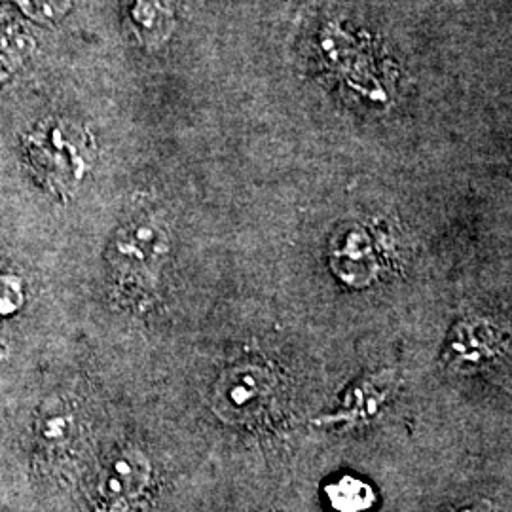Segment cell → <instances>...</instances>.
Segmentation results:
<instances>
[{
  "instance_id": "8992f818",
  "label": "cell",
  "mask_w": 512,
  "mask_h": 512,
  "mask_svg": "<svg viewBox=\"0 0 512 512\" xmlns=\"http://www.w3.org/2000/svg\"><path fill=\"white\" fill-rule=\"evenodd\" d=\"M332 266L348 285L365 287L372 283L380 270L374 241L361 228L349 230L340 243L332 247Z\"/></svg>"
},
{
  "instance_id": "4fadbf2b",
  "label": "cell",
  "mask_w": 512,
  "mask_h": 512,
  "mask_svg": "<svg viewBox=\"0 0 512 512\" xmlns=\"http://www.w3.org/2000/svg\"><path fill=\"white\" fill-rule=\"evenodd\" d=\"M450 512H495V509L492 507V503L476 499V501L461 503V505H458L456 509H452Z\"/></svg>"
},
{
  "instance_id": "52a82bcc",
  "label": "cell",
  "mask_w": 512,
  "mask_h": 512,
  "mask_svg": "<svg viewBox=\"0 0 512 512\" xmlns=\"http://www.w3.org/2000/svg\"><path fill=\"white\" fill-rule=\"evenodd\" d=\"M330 507L338 512H366L376 505L374 488L359 476L334 478L325 488Z\"/></svg>"
},
{
  "instance_id": "ba28073f",
  "label": "cell",
  "mask_w": 512,
  "mask_h": 512,
  "mask_svg": "<svg viewBox=\"0 0 512 512\" xmlns=\"http://www.w3.org/2000/svg\"><path fill=\"white\" fill-rule=\"evenodd\" d=\"M129 16L139 35L158 40L169 27V12L165 0H129Z\"/></svg>"
},
{
  "instance_id": "5b68a950",
  "label": "cell",
  "mask_w": 512,
  "mask_h": 512,
  "mask_svg": "<svg viewBox=\"0 0 512 512\" xmlns=\"http://www.w3.org/2000/svg\"><path fill=\"white\" fill-rule=\"evenodd\" d=\"M397 382L387 378V374L370 376L353 385L340 408L325 418L327 425H366L376 420L389 401L393 399Z\"/></svg>"
},
{
  "instance_id": "7a4b0ae2",
  "label": "cell",
  "mask_w": 512,
  "mask_h": 512,
  "mask_svg": "<svg viewBox=\"0 0 512 512\" xmlns=\"http://www.w3.org/2000/svg\"><path fill=\"white\" fill-rule=\"evenodd\" d=\"M167 249V236L158 224L133 220L112 241L110 270L122 287H154Z\"/></svg>"
},
{
  "instance_id": "5bb4252c",
  "label": "cell",
  "mask_w": 512,
  "mask_h": 512,
  "mask_svg": "<svg viewBox=\"0 0 512 512\" xmlns=\"http://www.w3.org/2000/svg\"><path fill=\"white\" fill-rule=\"evenodd\" d=\"M2 351H4V349L0 348V357H2Z\"/></svg>"
},
{
  "instance_id": "8fae6325",
  "label": "cell",
  "mask_w": 512,
  "mask_h": 512,
  "mask_svg": "<svg viewBox=\"0 0 512 512\" xmlns=\"http://www.w3.org/2000/svg\"><path fill=\"white\" fill-rule=\"evenodd\" d=\"M16 4L23 14L38 23L59 21L71 8V0H16Z\"/></svg>"
},
{
  "instance_id": "6da1fadb",
  "label": "cell",
  "mask_w": 512,
  "mask_h": 512,
  "mask_svg": "<svg viewBox=\"0 0 512 512\" xmlns=\"http://www.w3.org/2000/svg\"><path fill=\"white\" fill-rule=\"evenodd\" d=\"M23 148L35 175L59 196L73 194L92 165L88 135L67 120H42L25 135Z\"/></svg>"
},
{
  "instance_id": "3957f363",
  "label": "cell",
  "mask_w": 512,
  "mask_h": 512,
  "mask_svg": "<svg viewBox=\"0 0 512 512\" xmlns=\"http://www.w3.org/2000/svg\"><path fill=\"white\" fill-rule=\"evenodd\" d=\"M277 384L264 366L245 363L228 368L213 393V406L220 418L232 423H249L262 418L275 403Z\"/></svg>"
},
{
  "instance_id": "9c48e42d",
  "label": "cell",
  "mask_w": 512,
  "mask_h": 512,
  "mask_svg": "<svg viewBox=\"0 0 512 512\" xmlns=\"http://www.w3.org/2000/svg\"><path fill=\"white\" fill-rule=\"evenodd\" d=\"M35 48L33 37L21 25H0V61L16 65L29 57Z\"/></svg>"
},
{
  "instance_id": "7c38bea8",
  "label": "cell",
  "mask_w": 512,
  "mask_h": 512,
  "mask_svg": "<svg viewBox=\"0 0 512 512\" xmlns=\"http://www.w3.org/2000/svg\"><path fill=\"white\" fill-rule=\"evenodd\" d=\"M69 420L65 416H52L48 420H44V427H42V433H44V439H63L65 433L69 431Z\"/></svg>"
},
{
  "instance_id": "30bf717a",
  "label": "cell",
  "mask_w": 512,
  "mask_h": 512,
  "mask_svg": "<svg viewBox=\"0 0 512 512\" xmlns=\"http://www.w3.org/2000/svg\"><path fill=\"white\" fill-rule=\"evenodd\" d=\"M25 304V287L14 274L0 272V321L18 315Z\"/></svg>"
},
{
  "instance_id": "277c9868",
  "label": "cell",
  "mask_w": 512,
  "mask_h": 512,
  "mask_svg": "<svg viewBox=\"0 0 512 512\" xmlns=\"http://www.w3.org/2000/svg\"><path fill=\"white\" fill-rule=\"evenodd\" d=\"M503 349V336L486 319H465L450 332L442 359L459 374L478 372L492 365Z\"/></svg>"
}]
</instances>
